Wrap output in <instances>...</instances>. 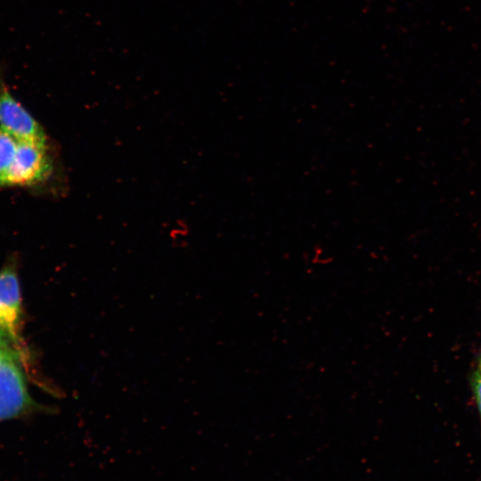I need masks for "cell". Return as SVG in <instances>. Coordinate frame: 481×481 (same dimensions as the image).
Instances as JSON below:
<instances>
[{"instance_id": "ba28073f", "label": "cell", "mask_w": 481, "mask_h": 481, "mask_svg": "<svg viewBox=\"0 0 481 481\" xmlns=\"http://www.w3.org/2000/svg\"><path fill=\"white\" fill-rule=\"evenodd\" d=\"M0 346L11 347L15 350V348L12 346V344L9 342V340L0 333ZM16 351V350H15ZM17 352V351H16ZM18 353V352H17ZM19 354V353H18ZM20 355V354H19Z\"/></svg>"}, {"instance_id": "8992f818", "label": "cell", "mask_w": 481, "mask_h": 481, "mask_svg": "<svg viewBox=\"0 0 481 481\" xmlns=\"http://www.w3.org/2000/svg\"><path fill=\"white\" fill-rule=\"evenodd\" d=\"M23 361L21 356L12 348L0 346V368L3 366Z\"/></svg>"}, {"instance_id": "277c9868", "label": "cell", "mask_w": 481, "mask_h": 481, "mask_svg": "<svg viewBox=\"0 0 481 481\" xmlns=\"http://www.w3.org/2000/svg\"><path fill=\"white\" fill-rule=\"evenodd\" d=\"M32 404L19 363L0 368V420L18 417L28 412Z\"/></svg>"}, {"instance_id": "6da1fadb", "label": "cell", "mask_w": 481, "mask_h": 481, "mask_svg": "<svg viewBox=\"0 0 481 481\" xmlns=\"http://www.w3.org/2000/svg\"><path fill=\"white\" fill-rule=\"evenodd\" d=\"M21 301L20 283L11 265L0 271V333L26 358V349L20 333Z\"/></svg>"}, {"instance_id": "7a4b0ae2", "label": "cell", "mask_w": 481, "mask_h": 481, "mask_svg": "<svg viewBox=\"0 0 481 481\" xmlns=\"http://www.w3.org/2000/svg\"><path fill=\"white\" fill-rule=\"evenodd\" d=\"M0 126L20 141L45 145L42 127L10 93L3 77H0Z\"/></svg>"}, {"instance_id": "5b68a950", "label": "cell", "mask_w": 481, "mask_h": 481, "mask_svg": "<svg viewBox=\"0 0 481 481\" xmlns=\"http://www.w3.org/2000/svg\"><path fill=\"white\" fill-rule=\"evenodd\" d=\"M19 140L0 126V186H5L9 171L14 162Z\"/></svg>"}, {"instance_id": "3957f363", "label": "cell", "mask_w": 481, "mask_h": 481, "mask_svg": "<svg viewBox=\"0 0 481 481\" xmlns=\"http://www.w3.org/2000/svg\"><path fill=\"white\" fill-rule=\"evenodd\" d=\"M51 165L45 145L20 141L14 162L5 181L6 185H32L47 177Z\"/></svg>"}, {"instance_id": "52a82bcc", "label": "cell", "mask_w": 481, "mask_h": 481, "mask_svg": "<svg viewBox=\"0 0 481 481\" xmlns=\"http://www.w3.org/2000/svg\"><path fill=\"white\" fill-rule=\"evenodd\" d=\"M473 387L477 404L481 413V361L479 362L474 373Z\"/></svg>"}]
</instances>
